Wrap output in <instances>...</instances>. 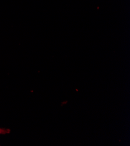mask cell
<instances>
[{
  "mask_svg": "<svg viewBox=\"0 0 130 146\" xmlns=\"http://www.w3.org/2000/svg\"><path fill=\"white\" fill-rule=\"evenodd\" d=\"M9 132H10V130L9 129L0 128V134H1V135L7 134V133H9Z\"/></svg>",
  "mask_w": 130,
  "mask_h": 146,
  "instance_id": "1",
  "label": "cell"
}]
</instances>
